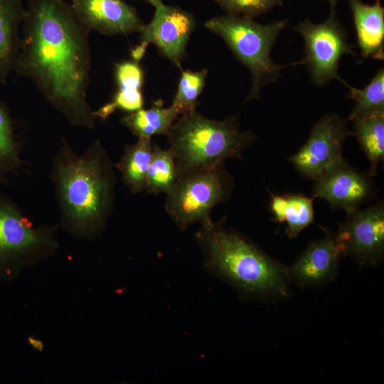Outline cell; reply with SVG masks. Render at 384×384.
I'll return each mask as SVG.
<instances>
[{"label": "cell", "mask_w": 384, "mask_h": 384, "mask_svg": "<svg viewBox=\"0 0 384 384\" xmlns=\"http://www.w3.org/2000/svg\"><path fill=\"white\" fill-rule=\"evenodd\" d=\"M351 134L346 119L327 114L313 126L306 143L289 160L302 176L315 181L343 159V143Z\"/></svg>", "instance_id": "cell-10"}, {"label": "cell", "mask_w": 384, "mask_h": 384, "mask_svg": "<svg viewBox=\"0 0 384 384\" xmlns=\"http://www.w3.org/2000/svg\"><path fill=\"white\" fill-rule=\"evenodd\" d=\"M57 227L35 226L21 208L0 193V266L32 264L58 249Z\"/></svg>", "instance_id": "cell-7"}, {"label": "cell", "mask_w": 384, "mask_h": 384, "mask_svg": "<svg viewBox=\"0 0 384 384\" xmlns=\"http://www.w3.org/2000/svg\"><path fill=\"white\" fill-rule=\"evenodd\" d=\"M270 208L273 220L286 223V233L289 238L299 233L314 221L312 198L302 193L274 195L270 193Z\"/></svg>", "instance_id": "cell-18"}, {"label": "cell", "mask_w": 384, "mask_h": 384, "mask_svg": "<svg viewBox=\"0 0 384 384\" xmlns=\"http://www.w3.org/2000/svg\"><path fill=\"white\" fill-rule=\"evenodd\" d=\"M347 97L356 105L347 122L373 114L384 113V70L380 68L369 83L361 89L348 85Z\"/></svg>", "instance_id": "cell-24"}, {"label": "cell", "mask_w": 384, "mask_h": 384, "mask_svg": "<svg viewBox=\"0 0 384 384\" xmlns=\"http://www.w3.org/2000/svg\"><path fill=\"white\" fill-rule=\"evenodd\" d=\"M180 115L173 105L162 107L157 101L149 109H140L122 117L121 124L138 138H149L154 135H167L174 122Z\"/></svg>", "instance_id": "cell-19"}, {"label": "cell", "mask_w": 384, "mask_h": 384, "mask_svg": "<svg viewBox=\"0 0 384 384\" xmlns=\"http://www.w3.org/2000/svg\"><path fill=\"white\" fill-rule=\"evenodd\" d=\"M353 135L369 162L368 174L375 176L384 159V113H378L351 120Z\"/></svg>", "instance_id": "cell-21"}, {"label": "cell", "mask_w": 384, "mask_h": 384, "mask_svg": "<svg viewBox=\"0 0 384 384\" xmlns=\"http://www.w3.org/2000/svg\"><path fill=\"white\" fill-rule=\"evenodd\" d=\"M153 152V143L149 138H138L136 143L127 145L114 167L120 172L122 181L134 194L145 189L146 172Z\"/></svg>", "instance_id": "cell-20"}, {"label": "cell", "mask_w": 384, "mask_h": 384, "mask_svg": "<svg viewBox=\"0 0 384 384\" xmlns=\"http://www.w3.org/2000/svg\"><path fill=\"white\" fill-rule=\"evenodd\" d=\"M375 193L370 176L353 169L343 158L315 180L311 198L324 199L332 208L350 215Z\"/></svg>", "instance_id": "cell-12"}, {"label": "cell", "mask_w": 384, "mask_h": 384, "mask_svg": "<svg viewBox=\"0 0 384 384\" xmlns=\"http://www.w3.org/2000/svg\"><path fill=\"white\" fill-rule=\"evenodd\" d=\"M234 188L233 176L224 163L179 176L166 194L165 208L181 230L210 216L212 209L227 201Z\"/></svg>", "instance_id": "cell-6"}, {"label": "cell", "mask_w": 384, "mask_h": 384, "mask_svg": "<svg viewBox=\"0 0 384 384\" xmlns=\"http://www.w3.org/2000/svg\"><path fill=\"white\" fill-rule=\"evenodd\" d=\"M26 13L22 0H0V85H6L14 71Z\"/></svg>", "instance_id": "cell-17"}, {"label": "cell", "mask_w": 384, "mask_h": 384, "mask_svg": "<svg viewBox=\"0 0 384 384\" xmlns=\"http://www.w3.org/2000/svg\"><path fill=\"white\" fill-rule=\"evenodd\" d=\"M180 115L166 135L179 176L223 164L228 159L242 158L244 149L256 138L250 130L240 129L235 116L218 121L196 110Z\"/></svg>", "instance_id": "cell-4"}, {"label": "cell", "mask_w": 384, "mask_h": 384, "mask_svg": "<svg viewBox=\"0 0 384 384\" xmlns=\"http://www.w3.org/2000/svg\"><path fill=\"white\" fill-rule=\"evenodd\" d=\"M288 23V19H282L262 24L253 18L227 14L214 16L205 23V27L219 36L236 58L250 70L252 85L247 100H259L262 89L277 81L284 68L302 64L300 60L280 65L271 58L278 36Z\"/></svg>", "instance_id": "cell-5"}, {"label": "cell", "mask_w": 384, "mask_h": 384, "mask_svg": "<svg viewBox=\"0 0 384 384\" xmlns=\"http://www.w3.org/2000/svg\"><path fill=\"white\" fill-rule=\"evenodd\" d=\"M336 4L330 3L329 14L324 22L314 23L305 19L294 27L304 41L302 65H305L311 82L317 87L334 79L348 86L338 74L339 62L344 55H356L338 17Z\"/></svg>", "instance_id": "cell-8"}, {"label": "cell", "mask_w": 384, "mask_h": 384, "mask_svg": "<svg viewBox=\"0 0 384 384\" xmlns=\"http://www.w3.org/2000/svg\"><path fill=\"white\" fill-rule=\"evenodd\" d=\"M151 5L154 6L155 8L163 4L162 0H143Z\"/></svg>", "instance_id": "cell-27"}, {"label": "cell", "mask_w": 384, "mask_h": 384, "mask_svg": "<svg viewBox=\"0 0 384 384\" xmlns=\"http://www.w3.org/2000/svg\"><path fill=\"white\" fill-rule=\"evenodd\" d=\"M115 79L117 89L110 102L94 111L97 118L105 120L117 110L129 113L143 108L144 73L139 62L126 60L117 64Z\"/></svg>", "instance_id": "cell-16"}, {"label": "cell", "mask_w": 384, "mask_h": 384, "mask_svg": "<svg viewBox=\"0 0 384 384\" xmlns=\"http://www.w3.org/2000/svg\"><path fill=\"white\" fill-rule=\"evenodd\" d=\"M21 153L9 109L0 99V183L21 169L23 161Z\"/></svg>", "instance_id": "cell-23"}, {"label": "cell", "mask_w": 384, "mask_h": 384, "mask_svg": "<svg viewBox=\"0 0 384 384\" xmlns=\"http://www.w3.org/2000/svg\"><path fill=\"white\" fill-rule=\"evenodd\" d=\"M62 227L78 238L103 232L115 202L114 164L100 140L77 154L62 139L50 175Z\"/></svg>", "instance_id": "cell-2"}, {"label": "cell", "mask_w": 384, "mask_h": 384, "mask_svg": "<svg viewBox=\"0 0 384 384\" xmlns=\"http://www.w3.org/2000/svg\"><path fill=\"white\" fill-rule=\"evenodd\" d=\"M343 250L335 235L310 243L290 267L289 274L301 286L321 284L334 274Z\"/></svg>", "instance_id": "cell-14"}, {"label": "cell", "mask_w": 384, "mask_h": 384, "mask_svg": "<svg viewBox=\"0 0 384 384\" xmlns=\"http://www.w3.org/2000/svg\"><path fill=\"white\" fill-rule=\"evenodd\" d=\"M195 27L196 20L192 14L162 4L155 8L152 19L140 32L139 43L131 50L133 60L139 62L148 45L152 43L163 56L181 68Z\"/></svg>", "instance_id": "cell-9"}, {"label": "cell", "mask_w": 384, "mask_h": 384, "mask_svg": "<svg viewBox=\"0 0 384 384\" xmlns=\"http://www.w3.org/2000/svg\"><path fill=\"white\" fill-rule=\"evenodd\" d=\"M90 32L65 0H28L14 71L70 125L91 130L97 117L87 102Z\"/></svg>", "instance_id": "cell-1"}, {"label": "cell", "mask_w": 384, "mask_h": 384, "mask_svg": "<svg viewBox=\"0 0 384 384\" xmlns=\"http://www.w3.org/2000/svg\"><path fill=\"white\" fill-rule=\"evenodd\" d=\"M355 25L358 46L363 57L384 59V8L380 0L373 4L348 0Z\"/></svg>", "instance_id": "cell-15"}, {"label": "cell", "mask_w": 384, "mask_h": 384, "mask_svg": "<svg viewBox=\"0 0 384 384\" xmlns=\"http://www.w3.org/2000/svg\"><path fill=\"white\" fill-rule=\"evenodd\" d=\"M195 234L210 273L225 280L245 295H285L284 267L240 233L203 220Z\"/></svg>", "instance_id": "cell-3"}, {"label": "cell", "mask_w": 384, "mask_h": 384, "mask_svg": "<svg viewBox=\"0 0 384 384\" xmlns=\"http://www.w3.org/2000/svg\"><path fill=\"white\" fill-rule=\"evenodd\" d=\"M326 1H327L329 2V4H330V3H337V1H338V0H326Z\"/></svg>", "instance_id": "cell-28"}, {"label": "cell", "mask_w": 384, "mask_h": 384, "mask_svg": "<svg viewBox=\"0 0 384 384\" xmlns=\"http://www.w3.org/2000/svg\"><path fill=\"white\" fill-rule=\"evenodd\" d=\"M70 4L90 31L128 35L140 33L145 25L135 9L123 0H72Z\"/></svg>", "instance_id": "cell-13"}, {"label": "cell", "mask_w": 384, "mask_h": 384, "mask_svg": "<svg viewBox=\"0 0 384 384\" xmlns=\"http://www.w3.org/2000/svg\"><path fill=\"white\" fill-rule=\"evenodd\" d=\"M227 14L254 18L282 5L284 0H213Z\"/></svg>", "instance_id": "cell-26"}, {"label": "cell", "mask_w": 384, "mask_h": 384, "mask_svg": "<svg viewBox=\"0 0 384 384\" xmlns=\"http://www.w3.org/2000/svg\"><path fill=\"white\" fill-rule=\"evenodd\" d=\"M344 255L352 256L361 265L378 262L384 250V206L383 203L358 209L348 215L336 234Z\"/></svg>", "instance_id": "cell-11"}, {"label": "cell", "mask_w": 384, "mask_h": 384, "mask_svg": "<svg viewBox=\"0 0 384 384\" xmlns=\"http://www.w3.org/2000/svg\"><path fill=\"white\" fill-rule=\"evenodd\" d=\"M207 75L208 70L206 69L199 71L182 70L171 105L179 111L180 114L196 110Z\"/></svg>", "instance_id": "cell-25"}, {"label": "cell", "mask_w": 384, "mask_h": 384, "mask_svg": "<svg viewBox=\"0 0 384 384\" xmlns=\"http://www.w3.org/2000/svg\"><path fill=\"white\" fill-rule=\"evenodd\" d=\"M179 175L174 156L169 149H162L155 143L148 167L144 191L151 194L169 193Z\"/></svg>", "instance_id": "cell-22"}]
</instances>
